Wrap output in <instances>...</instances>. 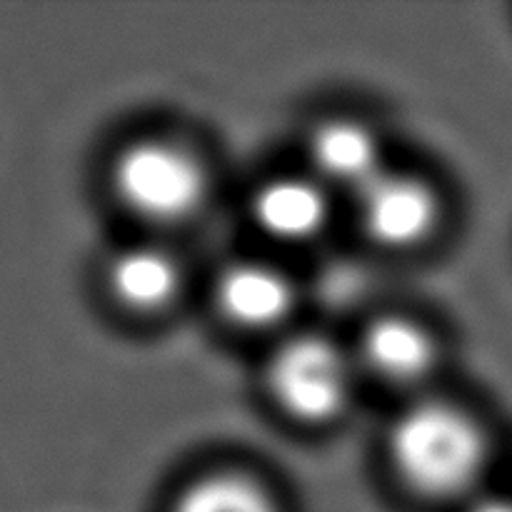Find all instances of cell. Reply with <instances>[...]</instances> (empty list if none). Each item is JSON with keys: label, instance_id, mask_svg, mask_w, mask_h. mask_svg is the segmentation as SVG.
Here are the masks:
<instances>
[{"label": "cell", "instance_id": "7", "mask_svg": "<svg viewBox=\"0 0 512 512\" xmlns=\"http://www.w3.org/2000/svg\"><path fill=\"white\" fill-rule=\"evenodd\" d=\"M363 360L378 378L413 385L435 368V343L425 328L408 318H380L365 330Z\"/></svg>", "mask_w": 512, "mask_h": 512}, {"label": "cell", "instance_id": "2", "mask_svg": "<svg viewBox=\"0 0 512 512\" xmlns=\"http://www.w3.org/2000/svg\"><path fill=\"white\" fill-rule=\"evenodd\" d=\"M120 203L150 223H178L203 205L205 173L198 160L170 143H135L115 158Z\"/></svg>", "mask_w": 512, "mask_h": 512}, {"label": "cell", "instance_id": "9", "mask_svg": "<svg viewBox=\"0 0 512 512\" xmlns=\"http://www.w3.org/2000/svg\"><path fill=\"white\" fill-rule=\"evenodd\" d=\"M108 285L115 300L125 308L155 313L178 295L180 268L165 250L133 245L110 260Z\"/></svg>", "mask_w": 512, "mask_h": 512}, {"label": "cell", "instance_id": "10", "mask_svg": "<svg viewBox=\"0 0 512 512\" xmlns=\"http://www.w3.org/2000/svg\"><path fill=\"white\" fill-rule=\"evenodd\" d=\"M173 512H280L258 483L240 475H210L188 485Z\"/></svg>", "mask_w": 512, "mask_h": 512}, {"label": "cell", "instance_id": "4", "mask_svg": "<svg viewBox=\"0 0 512 512\" xmlns=\"http://www.w3.org/2000/svg\"><path fill=\"white\" fill-rule=\"evenodd\" d=\"M358 210L365 233L388 248H413L438 223V200L428 185L385 170L358 190Z\"/></svg>", "mask_w": 512, "mask_h": 512}, {"label": "cell", "instance_id": "11", "mask_svg": "<svg viewBox=\"0 0 512 512\" xmlns=\"http://www.w3.org/2000/svg\"><path fill=\"white\" fill-rule=\"evenodd\" d=\"M468 512H512V498H500V495L483 498L470 505Z\"/></svg>", "mask_w": 512, "mask_h": 512}, {"label": "cell", "instance_id": "6", "mask_svg": "<svg viewBox=\"0 0 512 512\" xmlns=\"http://www.w3.org/2000/svg\"><path fill=\"white\" fill-rule=\"evenodd\" d=\"M218 305L243 328H270L293 310L295 290L273 265L235 263L220 275Z\"/></svg>", "mask_w": 512, "mask_h": 512}, {"label": "cell", "instance_id": "5", "mask_svg": "<svg viewBox=\"0 0 512 512\" xmlns=\"http://www.w3.org/2000/svg\"><path fill=\"white\" fill-rule=\"evenodd\" d=\"M328 198L308 178H275L253 198V218L265 235L280 243H308L328 225Z\"/></svg>", "mask_w": 512, "mask_h": 512}, {"label": "cell", "instance_id": "8", "mask_svg": "<svg viewBox=\"0 0 512 512\" xmlns=\"http://www.w3.org/2000/svg\"><path fill=\"white\" fill-rule=\"evenodd\" d=\"M310 160L323 180L363 190L383 173L380 143L365 125L353 120H330L310 135Z\"/></svg>", "mask_w": 512, "mask_h": 512}, {"label": "cell", "instance_id": "3", "mask_svg": "<svg viewBox=\"0 0 512 512\" xmlns=\"http://www.w3.org/2000/svg\"><path fill=\"white\" fill-rule=\"evenodd\" d=\"M268 388L275 403L293 418L325 423L348 403V360L328 338L298 335L275 350L268 365Z\"/></svg>", "mask_w": 512, "mask_h": 512}, {"label": "cell", "instance_id": "1", "mask_svg": "<svg viewBox=\"0 0 512 512\" xmlns=\"http://www.w3.org/2000/svg\"><path fill=\"white\" fill-rule=\"evenodd\" d=\"M390 463L413 493L448 500L468 493L485 465L478 425L445 403L405 410L390 430Z\"/></svg>", "mask_w": 512, "mask_h": 512}]
</instances>
